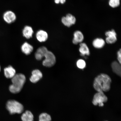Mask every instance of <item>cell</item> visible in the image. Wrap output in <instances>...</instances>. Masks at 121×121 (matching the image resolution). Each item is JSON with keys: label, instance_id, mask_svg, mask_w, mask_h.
I'll return each mask as SVG.
<instances>
[{"label": "cell", "instance_id": "obj_12", "mask_svg": "<svg viewBox=\"0 0 121 121\" xmlns=\"http://www.w3.org/2000/svg\"><path fill=\"white\" fill-rule=\"evenodd\" d=\"M32 75L30 78V81L33 83H36L39 81L42 77V74L40 71L38 69L33 71Z\"/></svg>", "mask_w": 121, "mask_h": 121}, {"label": "cell", "instance_id": "obj_3", "mask_svg": "<svg viewBox=\"0 0 121 121\" xmlns=\"http://www.w3.org/2000/svg\"><path fill=\"white\" fill-rule=\"evenodd\" d=\"M6 107L11 114H20L24 111L23 105L20 103L14 100H10L7 102Z\"/></svg>", "mask_w": 121, "mask_h": 121}, {"label": "cell", "instance_id": "obj_4", "mask_svg": "<svg viewBox=\"0 0 121 121\" xmlns=\"http://www.w3.org/2000/svg\"><path fill=\"white\" fill-rule=\"evenodd\" d=\"M108 100V98L104 92H98L94 96L92 102L95 106L103 107L104 103L106 102Z\"/></svg>", "mask_w": 121, "mask_h": 121}, {"label": "cell", "instance_id": "obj_15", "mask_svg": "<svg viewBox=\"0 0 121 121\" xmlns=\"http://www.w3.org/2000/svg\"><path fill=\"white\" fill-rule=\"evenodd\" d=\"M34 48L31 45L27 42H25L21 47V50L22 52L26 55H29L32 52Z\"/></svg>", "mask_w": 121, "mask_h": 121}, {"label": "cell", "instance_id": "obj_1", "mask_svg": "<svg viewBox=\"0 0 121 121\" xmlns=\"http://www.w3.org/2000/svg\"><path fill=\"white\" fill-rule=\"evenodd\" d=\"M111 82L109 76L106 74H101L95 78L93 87L97 92H108L111 88Z\"/></svg>", "mask_w": 121, "mask_h": 121}, {"label": "cell", "instance_id": "obj_17", "mask_svg": "<svg viewBox=\"0 0 121 121\" xmlns=\"http://www.w3.org/2000/svg\"><path fill=\"white\" fill-rule=\"evenodd\" d=\"M79 51L81 56H84L86 55L87 56L90 55V50L85 43L82 42L79 44Z\"/></svg>", "mask_w": 121, "mask_h": 121}, {"label": "cell", "instance_id": "obj_25", "mask_svg": "<svg viewBox=\"0 0 121 121\" xmlns=\"http://www.w3.org/2000/svg\"><path fill=\"white\" fill-rule=\"evenodd\" d=\"M0 70H1V67H0Z\"/></svg>", "mask_w": 121, "mask_h": 121}, {"label": "cell", "instance_id": "obj_8", "mask_svg": "<svg viewBox=\"0 0 121 121\" xmlns=\"http://www.w3.org/2000/svg\"><path fill=\"white\" fill-rule=\"evenodd\" d=\"M4 20L9 24L14 22L16 20L17 17L15 13L11 11H7L4 13L3 15Z\"/></svg>", "mask_w": 121, "mask_h": 121}, {"label": "cell", "instance_id": "obj_20", "mask_svg": "<svg viewBox=\"0 0 121 121\" xmlns=\"http://www.w3.org/2000/svg\"><path fill=\"white\" fill-rule=\"evenodd\" d=\"M39 121H51V118L50 116L47 113H43L39 116Z\"/></svg>", "mask_w": 121, "mask_h": 121}, {"label": "cell", "instance_id": "obj_22", "mask_svg": "<svg viewBox=\"0 0 121 121\" xmlns=\"http://www.w3.org/2000/svg\"><path fill=\"white\" fill-rule=\"evenodd\" d=\"M77 66L79 69H83L86 67V62L82 60H79L77 62Z\"/></svg>", "mask_w": 121, "mask_h": 121}, {"label": "cell", "instance_id": "obj_14", "mask_svg": "<svg viewBox=\"0 0 121 121\" xmlns=\"http://www.w3.org/2000/svg\"><path fill=\"white\" fill-rule=\"evenodd\" d=\"M4 73L6 78H12L16 74V71L12 66H10L4 69Z\"/></svg>", "mask_w": 121, "mask_h": 121}, {"label": "cell", "instance_id": "obj_26", "mask_svg": "<svg viewBox=\"0 0 121 121\" xmlns=\"http://www.w3.org/2000/svg\"></svg>", "mask_w": 121, "mask_h": 121}, {"label": "cell", "instance_id": "obj_13", "mask_svg": "<svg viewBox=\"0 0 121 121\" xmlns=\"http://www.w3.org/2000/svg\"><path fill=\"white\" fill-rule=\"evenodd\" d=\"M48 50L46 47L42 46L38 48L35 54V57L38 60H41L44 57L45 54Z\"/></svg>", "mask_w": 121, "mask_h": 121}, {"label": "cell", "instance_id": "obj_21", "mask_svg": "<svg viewBox=\"0 0 121 121\" xmlns=\"http://www.w3.org/2000/svg\"><path fill=\"white\" fill-rule=\"evenodd\" d=\"M108 3L112 8H116L120 5V0H109Z\"/></svg>", "mask_w": 121, "mask_h": 121}, {"label": "cell", "instance_id": "obj_11", "mask_svg": "<svg viewBox=\"0 0 121 121\" xmlns=\"http://www.w3.org/2000/svg\"><path fill=\"white\" fill-rule=\"evenodd\" d=\"M34 33V31L32 27L29 26H26L23 29V36L27 39H30L32 37Z\"/></svg>", "mask_w": 121, "mask_h": 121}, {"label": "cell", "instance_id": "obj_5", "mask_svg": "<svg viewBox=\"0 0 121 121\" xmlns=\"http://www.w3.org/2000/svg\"><path fill=\"white\" fill-rule=\"evenodd\" d=\"M45 59L43 62V64L47 67H51L54 66L56 62L55 55L50 51H48L44 56Z\"/></svg>", "mask_w": 121, "mask_h": 121}, {"label": "cell", "instance_id": "obj_24", "mask_svg": "<svg viewBox=\"0 0 121 121\" xmlns=\"http://www.w3.org/2000/svg\"><path fill=\"white\" fill-rule=\"evenodd\" d=\"M66 0H54V2L56 4H63L66 3Z\"/></svg>", "mask_w": 121, "mask_h": 121}, {"label": "cell", "instance_id": "obj_9", "mask_svg": "<svg viewBox=\"0 0 121 121\" xmlns=\"http://www.w3.org/2000/svg\"><path fill=\"white\" fill-rule=\"evenodd\" d=\"M84 36L81 31L78 30L75 31L73 34V38L72 42L74 44L77 45L83 42Z\"/></svg>", "mask_w": 121, "mask_h": 121}, {"label": "cell", "instance_id": "obj_19", "mask_svg": "<svg viewBox=\"0 0 121 121\" xmlns=\"http://www.w3.org/2000/svg\"><path fill=\"white\" fill-rule=\"evenodd\" d=\"M121 65L116 61L113 62L111 64V67L113 72L120 77L121 74Z\"/></svg>", "mask_w": 121, "mask_h": 121}, {"label": "cell", "instance_id": "obj_2", "mask_svg": "<svg viewBox=\"0 0 121 121\" xmlns=\"http://www.w3.org/2000/svg\"><path fill=\"white\" fill-rule=\"evenodd\" d=\"M26 78L22 74H16L12 78V84L10 86L9 89L11 93L16 94L20 92L25 82Z\"/></svg>", "mask_w": 121, "mask_h": 121}, {"label": "cell", "instance_id": "obj_18", "mask_svg": "<svg viewBox=\"0 0 121 121\" xmlns=\"http://www.w3.org/2000/svg\"><path fill=\"white\" fill-rule=\"evenodd\" d=\"M21 119L22 121H34V116L29 110H26L22 114Z\"/></svg>", "mask_w": 121, "mask_h": 121}, {"label": "cell", "instance_id": "obj_7", "mask_svg": "<svg viewBox=\"0 0 121 121\" xmlns=\"http://www.w3.org/2000/svg\"><path fill=\"white\" fill-rule=\"evenodd\" d=\"M106 37L105 42L108 44H112L117 41V34L114 29L106 31L105 33Z\"/></svg>", "mask_w": 121, "mask_h": 121}, {"label": "cell", "instance_id": "obj_23", "mask_svg": "<svg viewBox=\"0 0 121 121\" xmlns=\"http://www.w3.org/2000/svg\"><path fill=\"white\" fill-rule=\"evenodd\" d=\"M117 60L119 62V63L121 64V49H120L117 52Z\"/></svg>", "mask_w": 121, "mask_h": 121}, {"label": "cell", "instance_id": "obj_6", "mask_svg": "<svg viewBox=\"0 0 121 121\" xmlns=\"http://www.w3.org/2000/svg\"><path fill=\"white\" fill-rule=\"evenodd\" d=\"M61 22L65 26L69 28L75 24L76 22V19L73 15L69 13L65 16L62 17Z\"/></svg>", "mask_w": 121, "mask_h": 121}, {"label": "cell", "instance_id": "obj_10", "mask_svg": "<svg viewBox=\"0 0 121 121\" xmlns=\"http://www.w3.org/2000/svg\"><path fill=\"white\" fill-rule=\"evenodd\" d=\"M36 37L38 41L39 42H45L48 40V33L44 30H39L36 33Z\"/></svg>", "mask_w": 121, "mask_h": 121}, {"label": "cell", "instance_id": "obj_16", "mask_svg": "<svg viewBox=\"0 0 121 121\" xmlns=\"http://www.w3.org/2000/svg\"><path fill=\"white\" fill-rule=\"evenodd\" d=\"M105 41L102 38H96L93 40L92 42L93 46L96 49H100L105 46Z\"/></svg>", "mask_w": 121, "mask_h": 121}]
</instances>
